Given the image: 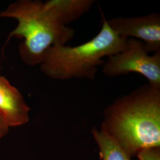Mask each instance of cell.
Wrapping results in <instances>:
<instances>
[{"label": "cell", "instance_id": "5b68a950", "mask_svg": "<svg viewBox=\"0 0 160 160\" xmlns=\"http://www.w3.org/2000/svg\"><path fill=\"white\" fill-rule=\"evenodd\" d=\"M106 22L117 34L142 42L148 53L160 52V13L134 17H113Z\"/></svg>", "mask_w": 160, "mask_h": 160}, {"label": "cell", "instance_id": "52a82bcc", "mask_svg": "<svg viewBox=\"0 0 160 160\" xmlns=\"http://www.w3.org/2000/svg\"><path fill=\"white\" fill-rule=\"evenodd\" d=\"M59 21L67 26L88 12L94 0H50L48 1Z\"/></svg>", "mask_w": 160, "mask_h": 160}, {"label": "cell", "instance_id": "7a4b0ae2", "mask_svg": "<svg viewBox=\"0 0 160 160\" xmlns=\"http://www.w3.org/2000/svg\"><path fill=\"white\" fill-rule=\"evenodd\" d=\"M0 17L17 20V27L8 35L5 45L12 37L23 39L19 54L30 66L40 65L49 48L66 45L74 36V30L62 24L48 1L18 0L0 12Z\"/></svg>", "mask_w": 160, "mask_h": 160}, {"label": "cell", "instance_id": "ba28073f", "mask_svg": "<svg viewBox=\"0 0 160 160\" xmlns=\"http://www.w3.org/2000/svg\"><path fill=\"white\" fill-rule=\"evenodd\" d=\"M91 133L99 149L100 160H132L101 128L98 129L93 127Z\"/></svg>", "mask_w": 160, "mask_h": 160}, {"label": "cell", "instance_id": "30bf717a", "mask_svg": "<svg viewBox=\"0 0 160 160\" xmlns=\"http://www.w3.org/2000/svg\"><path fill=\"white\" fill-rule=\"evenodd\" d=\"M9 128L10 126H8L6 120L0 115V140L7 135Z\"/></svg>", "mask_w": 160, "mask_h": 160}, {"label": "cell", "instance_id": "6da1fadb", "mask_svg": "<svg viewBox=\"0 0 160 160\" xmlns=\"http://www.w3.org/2000/svg\"><path fill=\"white\" fill-rule=\"evenodd\" d=\"M100 128L130 158L160 147V88L145 84L118 97L103 112Z\"/></svg>", "mask_w": 160, "mask_h": 160}, {"label": "cell", "instance_id": "277c9868", "mask_svg": "<svg viewBox=\"0 0 160 160\" xmlns=\"http://www.w3.org/2000/svg\"><path fill=\"white\" fill-rule=\"evenodd\" d=\"M103 72L108 77L135 72L143 75L150 85L160 88V52L149 55L142 42L128 38L124 51L108 57Z\"/></svg>", "mask_w": 160, "mask_h": 160}, {"label": "cell", "instance_id": "8992f818", "mask_svg": "<svg viewBox=\"0 0 160 160\" xmlns=\"http://www.w3.org/2000/svg\"><path fill=\"white\" fill-rule=\"evenodd\" d=\"M30 108L20 91L4 77L0 76V115L10 127L29 122Z\"/></svg>", "mask_w": 160, "mask_h": 160}, {"label": "cell", "instance_id": "9c48e42d", "mask_svg": "<svg viewBox=\"0 0 160 160\" xmlns=\"http://www.w3.org/2000/svg\"><path fill=\"white\" fill-rule=\"evenodd\" d=\"M136 157L139 160H160V147L143 149Z\"/></svg>", "mask_w": 160, "mask_h": 160}, {"label": "cell", "instance_id": "3957f363", "mask_svg": "<svg viewBox=\"0 0 160 160\" xmlns=\"http://www.w3.org/2000/svg\"><path fill=\"white\" fill-rule=\"evenodd\" d=\"M128 39L113 32L104 18L99 33L86 43L73 47L49 48L40 63V69L54 80H94L98 67L105 62L103 58L124 51Z\"/></svg>", "mask_w": 160, "mask_h": 160}]
</instances>
